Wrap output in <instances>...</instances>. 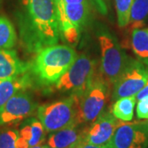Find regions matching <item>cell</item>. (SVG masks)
Masks as SVG:
<instances>
[{"label": "cell", "instance_id": "obj_1", "mask_svg": "<svg viewBox=\"0 0 148 148\" xmlns=\"http://www.w3.org/2000/svg\"><path fill=\"white\" fill-rule=\"evenodd\" d=\"M24 15L20 33L24 46L31 52L56 45L61 36L53 0H22Z\"/></svg>", "mask_w": 148, "mask_h": 148}, {"label": "cell", "instance_id": "obj_2", "mask_svg": "<svg viewBox=\"0 0 148 148\" xmlns=\"http://www.w3.org/2000/svg\"><path fill=\"white\" fill-rule=\"evenodd\" d=\"M73 48L64 45H53L37 52L30 71L33 80L42 86L55 84L73 64L77 58Z\"/></svg>", "mask_w": 148, "mask_h": 148}, {"label": "cell", "instance_id": "obj_3", "mask_svg": "<svg viewBox=\"0 0 148 148\" xmlns=\"http://www.w3.org/2000/svg\"><path fill=\"white\" fill-rule=\"evenodd\" d=\"M37 116L46 132H53L78 123V96L38 106Z\"/></svg>", "mask_w": 148, "mask_h": 148}, {"label": "cell", "instance_id": "obj_4", "mask_svg": "<svg viewBox=\"0 0 148 148\" xmlns=\"http://www.w3.org/2000/svg\"><path fill=\"white\" fill-rule=\"evenodd\" d=\"M109 83L96 73L83 94L78 97V123L90 124L104 112L109 99Z\"/></svg>", "mask_w": 148, "mask_h": 148}, {"label": "cell", "instance_id": "obj_5", "mask_svg": "<svg viewBox=\"0 0 148 148\" xmlns=\"http://www.w3.org/2000/svg\"><path fill=\"white\" fill-rule=\"evenodd\" d=\"M101 47V71L109 84H114L130 59L122 49L116 37L102 29L97 34Z\"/></svg>", "mask_w": 148, "mask_h": 148}, {"label": "cell", "instance_id": "obj_6", "mask_svg": "<svg viewBox=\"0 0 148 148\" xmlns=\"http://www.w3.org/2000/svg\"><path fill=\"white\" fill-rule=\"evenodd\" d=\"M95 73V61L85 53L77 55L73 64L55 83V89L69 91L80 97L91 82Z\"/></svg>", "mask_w": 148, "mask_h": 148}, {"label": "cell", "instance_id": "obj_7", "mask_svg": "<svg viewBox=\"0 0 148 148\" xmlns=\"http://www.w3.org/2000/svg\"><path fill=\"white\" fill-rule=\"evenodd\" d=\"M148 80V66L138 59L130 58L126 68L114 84L113 99L135 96Z\"/></svg>", "mask_w": 148, "mask_h": 148}, {"label": "cell", "instance_id": "obj_8", "mask_svg": "<svg viewBox=\"0 0 148 148\" xmlns=\"http://www.w3.org/2000/svg\"><path fill=\"white\" fill-rule=\"evenodd\" d=\"M110 148H148V120L123 123L108 144Z\"/></svg>", "mask_w": 148, "mask_h": 148}, {"label": "cell", "instance_id": "obj_9", "mask_svg": "<svg viewBox=\"0 0 148 148\" xmlns=\"http://www.w3.org/2000/svg\"><path fill=\"white\" fill-rule=\"evenodd\" d=\"M38 108L36 102L26 90L12 95L0 107V126L10 125L26 119L35 113Z\"/></svg>", "mask_w": 148, "mask_h": 148}, {"label": "cell", "instance_id": "obj_10", "mask_svg": "<svg viewBox=\"0 0 148 148\" xmlns=\"http://www.w3.org/2000/svg\"><path fill=\"white\" fill-rule=\"evenodd\" d=\"M122 122L114 116L112 112H103L95 121L86 127L85 143L95 146H108L114 131Z\"/></svg>", "mask_w": 148, "mask_h": 148}, {"label": "cell", "instance_id": "obj_11", "mask_svg": "<svg viewBox=\"0 0 148 148\" xmlns=\"http://www.w3.org/2000/svg\"><path fill=\"white\" fill-rule=\"evenodd\" d=\"M82 124L73 126L52 132L47 140V145L50 148H75L84 143L86 127Z\"/></svg>", "mask_w": 148, "mask_h": 148}, {"label": "cell", "instance_id": "obj_12", "mask_svg": "<svg viewBox=\"0 0 148 148\" xmlns=\"http://www.w3.org/2000/svg\"><path fill=\"white\" fill-rule=\"evenodd\" d=\"M31 64L21 60L15 50L0 49V80L20 76L30 71Z\"/></svg>", "mask_w": 148, "mask_h": 148}, {"label": "cell", "instance_id": "obj_13", "mask_svg": "<svg viewBox=\"0 0 148 148\" xmlns=\"http://www.w3.org/2000/svg\"><path fill=\"white\" fill-rule=\"evenodd\" d=\"M32 83L33 77L28 72L15 77L0 80V107L16 93L31 87Z\"/></svg>", "mask_w": 148, "mask_h": 148}, {"label": "cell", "instance_id": "obj_14", "mask_svg": "<svg viewBox=\"0 0 148 148\" xmlns=\"http://www.w3.org/2000/svg\"><path fill=\"white\" fill-rule=\"evenodd\" d=\"M58 12L60 32L64 39L69 44H75L78 41L80 30L69 21L65 12L64 0H53Z\"/></svg>", "mask_w": 148, "mask_h": 148}, {"label": "cell", "instance_id": "obj_15", "mask_svg": "<svg viewBox=\"0 0 148 148\" xmlns=\"http://www.w3.org/2000/svg\"><path fill=\"white\" fill-rule=\"evenodd\" d=\"M132 47L138 60L148 66V29L132 30Z\"/></svg>", "mask_w": 148, "mask_h": 148}, {"label": "cell", "instance_id": "obj_16", "mask_svg": "<svg viewBox=\"0 0 148 148\" xmlns=\"http://www.w3.org/2000/svg\"><path fill=\"white\" fill-rule=\"evenodd\" d=\"M65 12L69 21L81 31L89 17V3L86 2L82 3H66Z\"/></svg>", "mask_w": 148, "mask_h": 148}, {"label": "cell", "instance_id": "obj_17", "mask_svg": "<svg viewBox=\"0 0 148 148\" xmlns=\"http://www.w3.org/2000/svg\"><path fill=\"white\" fill-rule=\"evenodd\" d=\"M136 96H128L118 99L113 105L111 112L114 116L122 122L131 121L136 104Z\"/></svg>", "mask_w": 148, "mask_h": 148}, {"label": "cell", "instance_id": "obj_18", "mask_svg": "<svg viewBox=\"0 0 148 148\" xmlns=\"http://www.w3.org/2000/svg\"><path fill=\"white\" fill-rule=\"evenodd\" d=\"M148 18V0H133L129 24L132 29L144 27Z\"/></svg>", "mask_w": 148, "mask_h": 148}, {"label": "cell", "instance_id": "obj_19", "mask_svg": "<svg viewBox=\"0 0 148 148\" xmlns=\"http://www.w3.org/2000/svg\"><path fill=\"white\" fill-rule=\"evenodd\" d=\"M16 43V33L12 23L6 16H0V49H11Z\"/></svg>", "mask_w": 148, "mask_h": 148}, {"label": "cell", "instance_id": "obj_20", "mask_svg": "<svg viewBox=\"0 0 148 148\" xmlns=\"http://www.w3.org/2000/svg\"><path fill=\"white\" fill-rule=\"evenodd\" d=\"M118 24L120 27H126L129 24L130 13L133 0H114Z\"/></svg>", "mask_w": 148, "mask_h": 148}, {"label": "cell", "instance_id": "obj_21", "mask_svg": "<svg viewBox=\"0 0 148 148\" xmlns=\"http://www.w3.org/2000/svg\"><path fill=\"white\" fill-rule=\"evenodd\" d=\"M32 126V138L29 141V148L40 145L45 138V129L41 122L36 118H30Z\"/></svg>", "mask_w": 148, "mask_h": 148}, {"label": "cell", "instance_id": "obj_22", "mask_svg": "<svg viewBox=\"0 0 148 148\" xmlns=\"http://www.w3.org/2000/svg\"><path fill=\"white\" fill-rule=\"evenodd\" d=\"M19 136V130L16 128L0 129V148H16V141Z\"/></svg>", "mask_w": 148, "mask_h": 148}, {"label": "cell", "instance_id": "obj_23", "mask_svg": "<svg viewBox=\"0 0 148 148\" xmlns=\"http://www.w3.org/2000/svg\"><path fill=\"white\" fill-rule=\"evenodd\" d=\"M136 111L138 119H148V96L138 101Z\"/></svg>", "mask_w": 148, "mask_h": 148}, {"label": "cell", "instance_id": "obj_24", "mask_svg": "<svg viewBox=\"0 0 148 148\" xmlns=\"http://www.w3.org/2000/svg\"><path fill=\"white\" fill-rule=\"evenodd\" d=\"M135 96H136V100L138 101L148 96V80L147 82V83L143 86V89L140 90Z\"/></svg>", "mask_w": 148, "mask_h": 148}, {"label": "cell", "instance_id": "obj_25", "mask_svg": "<svg viewBox=\"0 0 148 148\" xmlns=\"http://www.w3.org/2000/svg\"><path fill=\"white\" fill-rule=\"evenodd\" d=\"M16 148H29V144L27 140H25L23 138L18 136V138L16 141Z\"/></svg>", "mask_w": 148, "mask_h": 148}, {"label": "cell", "instance_id": "obj_26", "mask_svg": "<svg viewBox=\"0 0 148 148\" xmlns=\"http://www.w3.org/2000/svg\"><path fill=\"white\" fill-rule=\"evenodd\" d=\"M80 148H110L107 146H95V145H92V144H89V143H83L81 145Z\"/></svg>", "mask_w": 148, "mask_h": 148}, {"label": "cell", "instance_id": "obj_27", "mask_svg": "<svg viewBox=\"0 0 148 148\" xmlns=\"http://www.w3.org/2000/svg\"><path fill=\"white\" fill-rule=\"evenodd\" d=\"M65 4L66 3H86L88 0H64Z\"/></svg>", "mask_w": 148, "mask_h": 148}, {"label": "cell", "instance_id": "obj_28", "mask_svg": "<svg viewBox=\"0 0 148 148\" xmlns=\"http://www.w3.org/2000/svg\"><path fill=\"white\" fill-rule=\"evenodd\" d=\"M30 148H50L48 145H38V146H35Z\"/></svg>", "mask_w": 148, "mask_h": 148}, {"label": "cell", "instance_id": "obj_29", "mask_svg": "<svg viewBox=\"0 0 148 148\" xmlns=\"http://www.w3.org/2000/svg\"><path fill=\"white\" fill-rule=\"evenodd\" d=\"M79 146H80V145H79ZM79 146H78V147H79ZM77 147H75V148H77Z\"/></svg>", "mask_w": 148, "mask_h": 148}]
</instances>
